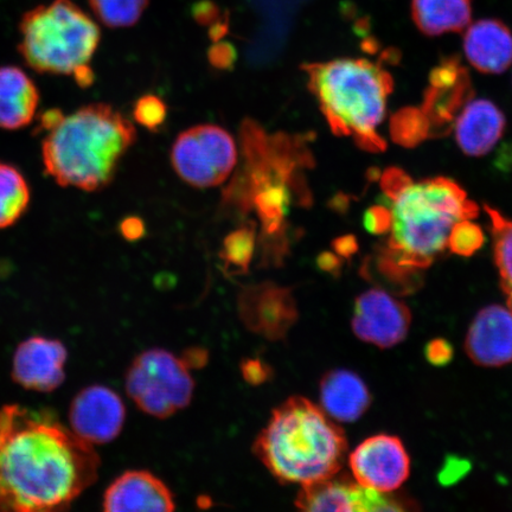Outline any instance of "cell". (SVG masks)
I'll return each mask as SVG.
<instances>
[{
  "label": "cell",
  "mask_w": 512,
  "mask_h": 512,
  "mask_svg": "<svg viewBox=\"0 0 512 512\" xmlns=\"http://www.w3.org/2000/svg\"><path fill=\"white\" fill-rule=\"evenodd\" d=\"M92 444L49 411L0 409V511L64 510L98 478Z\"/></svg>",
  "instance_id": "6da1fadb"
},
{
  "label": "cell",
  "mask_w": 512,
  "mask_h": 512,
  "mask_svg": "<svg viewBox=\"0 0 512 512\" xmlns=\"http://www.w3.org/2000/svg\"><path fill=\"white\" fill-rule=\"evenodd\" d=\"M381 188L390 211V227L380 265L393 277H406L431 266L447 248L454 224L479 214L477 204L448 178L414 182L405 171L392 168L382 175Z\"/></svg>",
  "instance_id": "7a4b0ae2"
},
{
  "label": "cell",
  "mask_w": 512,
  "mask_h": 512,
  "mask_svg": "<svg viewBox=\"0 0 512 512\" xmlns=\"http://www.w3.org/2000/svg\"><path fill=\"white\" fill-rule=\"evenodd\" d=\"M42 160L47 175L64 188L98 191L113 181L120 160L136 142V128L113 107L93 104L64 114L43 113Z\"/></svg>",
  "instance_id": "3957f363"
},
{
  "label": "cell",
  "mask_w": 512,
  "mask_h": 512,
  "mask_svg": "<svg viewBox=\"0 0 512 512\" xmlns=\"http://www.w3.org/2000/svg\"><path fill=\"white\" fill-rule=\"evenodd\" d=\"M347 447L344 432L323 409L291 398L274 409L254 451L281 483L303 486L337 475Z\"/></svg>",
  "instance_id": "277c9868"
},
{
  "label": "cell",
  "mask_w": 512,
  "mask_h": 512,
  "mask_svg": "<svg viewBox=\"0 0 512 512\" xmlns=\"http://www.w3.org/2000/svg\"><path fill=\"white\" fill-rule=\"evenodd\" d=\"M303 70L332 132L364 151L386 150L379 127L394 87L386 69L366 59H337L304 64Z\"/></svg>",
  "instance_id": "5b68a950"
},
{
  "label": "cell",
  "mask_w": 512,
  "mask_h": 512,
  "mask_svg": "<svg viewBox=\"0 0 512 512\" xmlns=\"http://www.w3.org/2000/svg\"><path fill=\"white\" fill-rule=\"evenodd\" d=\"M311 202L304 170L293 159L267 152L241 164L223 194V206L246 215L255 211L261 224L262 259L281 264L288 252V222L294 204Z\"/></svg>",
  "instance_id": "8992f818"
},
{
  "label": "cell",
  "mask_w": 512,
  "mask_h": 512,
  "mask_svg": "<svg viewBox=\"0 0 512 512\" xmlns=\"http://www.w3.org/2000/svg\"><path fill=\"white\" fill-rule=\"evenodd\" d=\"M19 34V53L31 69L74 78L91 68L101 37L99 25L72 0H54L28 11Z\"/></svg>",
  "instance_id": "52a82bcc"
},
{
  "label": "cell",
  "mask_w": 512,
  "mask_h": 512,
  "mask_svg": "<svg viewBox=\"0 0 512 512\" xmlns=\"http://www.w3.org/2000/svg\"><path fill=\"white\" fill-rule=\"evenodd\" d=\"M194 387L182 360L165 350H149L139 355L126 375L130 398L143 412L160 419L187 407Z\"/></svg>",
  "instance_id": "ba28073f"
},
{
  "label": "cell",
  "mask_w": 512,
  "mask_h": 512,
  "mask_svg": "<svg viewBox=\"0 0 512 512\" xmlns=\"http://www.w3.org/2000/svg\"><path fill=\"white\" fill-rule=\"evenodd\" d=\"M171 160L184 182L195 188H213L226 182L234 171L238 149L224 128L200 125L179 134Z\"/></svg>",
  "instance_id": "9c48e42d"
},
{
  "label": "cell",
  "mask_w": 512,
  "mask_h": 512,
  "mask_svg": "<svg viewBox=\"0 0 512 512\" xmlns=\"http://www.w3.org/2000/svg\"><path fill=\"white\" fill-rule=\"evenodd\" d=\"M349 463L358 484L383 494L398 490L411 470L401 440L383 434L363 441L351 453Z\"/></svg>",
  "instance_id": "30bf717a"
},
{
  "label": "cell",
  "mask_w": 512,
  "mask_h": 512,
  "mask_svg": "<svg viewBox=\"0 0 512 512\" xmlns=\"http://www.w3.org/2000/svg\"><path fill=\"white\" fill-rule=\"evenodd\" d=\"M473 95L470 74L456 57H450L432 70L420 108L430 125L431 138L450 133L458 114Z\"/></svg>",
  "instance_id": "8fae6325"
},
{
  "label": "cell",
  "mask_w": 512,
  "mask_h": 512,
  "mask_svg": "<svg viewBox=\"0 0 512 512\" xmlns=\"http://www.w3.org/2000/svg\"><path fill=\"white\" fill-rule=\"evenodd\" d=\"M338 475V473H337ZM337 475L303 485L296 499L299 509L305 511H401L400 501L383 492L364 488L347 477Z\"/></svg>",
  "instance_id": "7c38bea8"
},
{
  "label": "cell",
  "mask_w": 512,
  "mask_h": 512,
  "mask_svg": "<svg viewBox=\"0 0 512 512\" xmlns=\"http://www.w3.org/2000/svg\"><path fill=\"white\" fill-rule=\"evenodd\" d=\"M409 325L408 307L379 288L361 294L356 300L352 329L363 342L392 348L405 339Z\"/></svg>",
  "instance_id": "4fadbf2b"
},
{
  "label": "cell",
  "mask_w": 512,
  "mask_h": 512,
  "mask_svg": "<svg viewBox=\"0 0 512 512\" xmlns=\"http://www.w3.org/2000/svg\"><path fill=\"white\" fill-rule=\"evenodd\" d=\"M72 431L89 444L110 443L123 430L125 406L106 387H89L76 396L69 412Z\"/></svg>",
  "instance_id": "5bb4252c"
},
{
  "label": "cell",
  "mask_w": 512,
  "mask_h": 512,
  "mask_svg": "<svg viewBox=\"0 0 512 512\" xmlns=\"http://www.w3.org/2000/svg\"><path fill=\"white\" fill-rule=\"evenodd\" d=\"M67 349L60 341L32 337L18 345L12 379L25 389L49 393L64 381Z\"/></svg>",
  "instance_id": "9a60e30c"
},
{
  "label": "cell",
  "mask_w": 512,
  "mask_h": 512,
  "mask_svg": "<svg viewBox=\"0 0 512 512\" xmlns=\"http://www.w3.org/2000/svg\"><path fill=\"white\" fill-rule=\"evenodd\" d=\"M239 303L248 328L270 339L283 338L297 319L296 303L287 288L271 284L249 287L241 293Z\"/></svg>",
  "instance_id": "2e32d148"
},
{
  "label": "cell",
  "mask_w": 512,
  "mask_h": 512,
  "mask_svg": "<svg viewBox=\"0 0 512 512\" xmlns=\"http://www.w3.org/2000/svg\"><path fill=\"white\" fill-rule=\"evenodd\" d=\"M465 349L471 360L483 367H502L512 362V310L485 307L467 332Z\"/></svg>",
  "instance_id": "e0dca14e"
},
{
  "label": "cell",
  "mask_w": 512,
  "mask_h": 512,
  "mask_svg": "<svg viewBox=\"0 0 512 512\" xmlns=\"http://www.w3.org/2000/svg\"><path fill=\"white\" fill-rule=\"evenodd\" d=\"M176 509L174 496L162 480L146 471H128L107 489L104 510L169 512Z\"/></svg>",
  "instance_id": "ac0fdd59"
},
{
  "label": "cell",
  "mask_w": 512,
  "mask_h": 512,
  "mask_svg": "<svg viewBox=\"0 0 512 512\" xmlns=\"http://www.w3.org/2000/svg\"><path fill=\"white\" fill-rule=\"evenodd\" d=\"M505 126L503 112L486 99L467 102L453 125L460 150L471 157L488 155L503 137Z\"/></svg>",
  "instance_id": "d6986e66"
},
{
  "label": "cell",
  "mask_w": 512,
  "mask_h": 512,
  "mask_svg": "<svg viewBox=\"0 0 512 512\" xmlns=\"http://www.w3.org/2000/svg\"><path fill=\"white\" fill-rule=\"evenodd\" d=\"M464 51L467 61L485 74H502L512 64V34L496 19H482L466 28Z\"/></svg>",
  "instance_id": "ffe728a7"
},
{
  "label": "cell",
  "mask_w": 512,
  "mask_h": 512,
  "mask_svg": "<svg viewBox=\"0 0 512 512\" xmlns=\"http://www.w3.org/2000/svg\"><path fill=\"white\" fill-rule=\"evenodd\" d=\"M40 92L30 76L15 66L0 67V128L21 130L34 121Z\"/></svg>",
  "instance_id": "44dd1931"
},
{
  "label": "cell",
  "mask_w": 512,
  "mask_h": 512,
  "mask_svg": "<svg viewBox=\"0 0 512 512\" xmlns=\"http://www.w3.org/2000/svg\"><path fill=\"white\" fill-rule=\"evenodd\" d=\"M320 402L330 418L342 422L360 419L370 405L366 384L348 370L326 374L320 383Z\"/></svg>",
  "instance_id": "7402d4cb"
},
{
  "label": "cell",
  "mask_w": 512,
  "mask_h": 512,
  "mask_svg": "<svg viewBox=\"0 0 512 512\" xmlns=\"http://www.w3.org/2000/svg\"><path fill=\"white\" fill-rule=\"evenodd\" d=\"M412 16L416 27L427 36L460 32L472 18L470 0H413Z\"/></svg>",
  "instance_id": "603a6c76"
},
{
  "label": "cell",
  "mask_w": 512,
  "mask_h": 512,
  "mask_svg": "<svg viewBox=\"0 0 512 512\" xmlns=\"http://www.w3.org/2000/svg\"><path fill=\"white\" fill-rule=\"evenodd\" d=\"M30 187L15 166L0 162V229L11 227L28 210Z\"/></svg>",
  "instance_id": "cb8c5ba5"
},
{
  "label": "cell",
  "mask_w": 512,
  "mask_h": 512,
  "mask_svg": "<svg viewBox=\"0 0 512 512\" xmlns=\"http://www.w3.org/2000/svg\"><path fill=\"white\" fill-rule=\"evenodd\" d=\"M256 249V224L247 222L223 241L220 253L224 266L232 273H246Z\"/></svg>",
  "instance_id": "d4e9b609"
},
{
  "label": "cell",
  "mask_w": 512,
  "mask_h": 512,
  "mask_svg": "<svg viewBox=\"0 0 512 512\" xmlns=\"http://www.w3.org/2000/svg\"><path fill=\"white\" fill-rule=\"evenodd\" d=\"M495 241V261L505 293H512V221L498 210L485 207Z\"/></svg>",
  "instance_id": "484cf974"
},
{
  "label": "cell",
  "mask_w": 512,
  "mask_h": 512,
  "mask_svg": "<svg viewBox=\"0 0 512 512\" xmlns=\"http://www.w3.org/2000/svg\"><path fill=\"white\" fill-rule=\"evenodd\" d=\"M149 0H89L96 18L112 29L130 28L143 16Z\"/></svg>",
  "instance_id": "4316f807"
},
{
  "label": "cell",
  "mask_w": 512,
  "mask_h": 512,
  "mask_svg": "<svg viewBox=\"0 0 512 512\" xmlns=\"http://www.w3.org/2000/svg\"><path fill=\"white\" fill-rule=\"evenodd\" d=\"M390 133L395 143L416 146L431 138L430 125L420 108L407 107L396 113L390 121Z\"/></svg>",
  "instance_id": "83f0119b"
},
{
  "label": "cell",
  "mask_w": 512,
  "mask_h": 512,
  "mask_svg": "<svg viewBox=\"0 0 512 512\" xmlns=\"http://www.w3.org/2000/svg\"><path fill=\"white\" fill-rule=\"evenodd\" d=\"M483 245V230L471 220L454 224L447 241V247L451 249V252L460 256H471Z\"/></svg>",
  "instance_id": "f1b7e54d"
},
{
  "label": "cell",
  "mask_w": 512,
  "mask_h": 512,
  "mask_svg": "<svg viewBox=\"0 0 512 512\" xmlns=\"http://www.w3.org/2000/svg\"><path fill=\"white\" fill-rule=\"evenodd\" d=\"M168 117V107L157 95H144L138 99L133 108V118L146 130L156 132Z\"/></svg>",
  "instance_id": "f546056e"
},
{
  "label": "cell",
  "mask_w": 512,
  "mask_h": 512,
  "mask_svg": "<svg viewBox=\"0 0 512 512\" xmlns=\"http://www.w3.org/2000/svg\"><path fill=\"white\" fill-rule=\"evenodd\" d=\"M208 56L211 66L219 70H224V72L233 69L236 60H238V54H236L235 48L229 43H220L211 47Z\"/></svg>",
  "instance_id": "4dcf8cb0"
},
{
  "label": "cell",
  "mask_w": 512,
  "mask_h": 512,
  "mask_svg": "<svg viewBox=\"0 0 512 512\" xmlns=\"http://www.w3.org/2000/svg\"><path fill=\"white\" fill-rule=\"evenodd\" d=\"M364 226L373 234L387 233L390 227V211L387 204L370 208L364 215Z\"/></svg>",
  "instance_id": "1f68e13d"
},
{
  "label": "cell",
  "mask_w": 512,
  "mask_h": 512,
  "mask_svg": "<svg viewBox=\"0 0 512 512\" xmlns=\"http://www.w3.org/2000/svg\"><path fill=\"white\" fill-rule=\"evenodd\" d=\"M241 371L243 379L253 386L265 383L271 375V369L260 360H246L242 363Z\"/></svg>",
  "instance_id": "d6a6232c"
},
{
  "label": "cell",
  "mask_w": 512,
  "mask_h": 512,
  "mask_svg": "<svg viewBox=\"0 0 512 512\" xmlns=\"http://www.w3.org/2000/svg\"><path fill=\"white\" fill-rule=\"evenodd\" d=\"M452 355L451 345L446 341L438 339V341H433L427 345V360L435 364V366H444V364L451 361Z\"/></svg>",
  "instance_id": "836d02e7"
},
{
  "label": "cell",
  "mask_w": 512,
  "mask_h": 512,
  "mask_svg": "<svg viewBox=\"0 0 512 512\" xmlns=\"http://www.w3.org/2000/svg\"><path fill=\"white\" fill-rule=\"evenodd\" d=\"M120 232L127 241H138L145 235V224L139 217H126L120 223Z\"/></svg>",
  "instance_id": "e575fe53"
},
{
  "label": "cell",
  "mask_w": 512,
  "mask_h": 512,
  "mask_svg": "<svg viewBox=\"0 0 512 512\" xmlns=\"http://www.w3.org/2000/svg\"><path fill=\"white\" fill-rule=\"evenodd\" d=\"M208 351L201 348H191L184 352L181 358L188 369H200L208 362Z\"/></svg>",
  "instance_id": "d590c367"
},
{
  "label": "cell",
  "mask_w": 512,
  "mask_h": 512,
  "mask_svg": "<svg viewBox=\"0 0 512 512\" xmlns=\"http://www.w3.org/2000/svg\"><path fill=\"white\" fill-rule=\"evenodd\" d=\"M352 239L350 238H344V239H341V240H337L335 242V248H336V251L339 253V254H351L352 251H354V249L356 248L355 245H352Z\"/></svg>",
  "instance_id": "8d00e7d4"
},
{
  "label": "cell",
  "mask_w": 512,
  "mask_h": 512,
  "mask_svg": "<svg viewBox=\"0 0 512 512\" xmlns=\"http://www.w3.org/2000/svg\"><path fill=\"white\" fill-rule=\"evenodd\" d=\"M337 265V261L334 258V255L324 254L319 258V266L323 268V270L331 271L334 270V267Z\"/></svg>",
  "instance_id": "74e56055"
},
{
  "label": "cell",
  "mask_w": 512,
  "mask_h": 512,
  "mask_svg": "<svg viewBox=\"0 0 512 512\" xmlns=\"http://www.w3.org/2000/svg\"><path fill=\"white\" fill-rule=\"evenodd\" d=\"M508 302H509V307L512 310V293L508 294Z\"/></svg>",
  "instance_id": "f35d334b"
}]
</instances>
